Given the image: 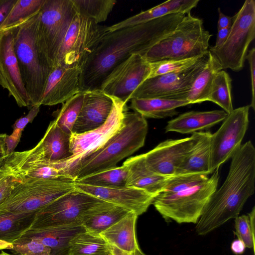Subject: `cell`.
I'll use <instances>...</instances> for the list:
<instances>
[{
  "label": "cell",
  "mask_w": 255,
  "mask_h": 255,
  "mask_svg": "<svg viewBox=\"0 0 255 255\" xmlns=\"http://www.w3.org/2000/svg\"><path fill=\"white\" fill-rule=\"evenodd\" d=\"M185 15L169 14L108 32L81 68L80 91L100 89L104 80L117 66L132 54L143 56L154 45L172 33Z\"/></svg>",
  "instance_id": "cell-1"
},
{
  "label": "cell",
  "mask_w": 255,
  "mask_h": 255,
  "mask_svg": "<svg viewBox=\"0 0 255 255\" xmlns=\"http://www.w3.org/2000/svg\"><path fill=\"white\" fill-rule=\"evenodd\" d=\"M255 189V148L249 140L232 157L224 182L211 196L196 224V233L206 235L239 216Z\"/></svg>",
  "instance_id": "cell-2"
},
{
  "label": "cell",
  "mask_w": 255,
  "mask_h": 255,
  "mask_svg": "<svg viewBox=\"0 0 255 255\" xmlns=\"http://www.w3.org/2000/svg\"><path fill=\"white\" fill-rule=\"evenodd\" d=\"M208 176L189 173L172 176L154 198L152 204L167 222L196 224L217 189L219 168Z\"/></svg>",
  "instance_id": "cell-3"
},
{
  "label": "cell",
  "mask_w": 255,
  "mask_h": 255,
  "mask_svg": "<svg viewBox=\"0 0 255 255\" xmlns=\"http://www.w3.org/2000/svg\"><path fill=\"white\" fill-rule=\"evenodd\" d=\"M147 131L144 118L127 111L121 128L101 147L80 159L69 171V177L75 182L117 166L121 160L143 146Z\"/></svg>",
  "instance_id": "cell-4"
},
{
  "label": "cell",
  "mask_w": 255,
  "mask_h": 255,
  "mask_svg": "<svg viewBox=\"0 0 255 255\" xmlns=\"http://www.w3.org/2000/svg\"><path fill=\"white\" fill-rule=\"evenodd\" d=\"M40 10L8 27L13 31L14 52L30 107L39 105L48 78L54 68L40 51L37 42Z\"/></svg>",
  "instance_id": "cell-5"
},
{
  "label": "cell",
  "mask_w": 255,
  "mask_h": 255,
  "mask_svg": "<svg viewBox=\"0 0 255 255\" xmlns=\"http://www.w3.org/2000/svg\"><path fill=\"white\" fill-rule=\"evenodd\" d=\"M202 19L186 14L174 31L161 39L143 56L150 63L201 57L209 52L212 36Z\"/></svg>",
  "instance_id": "cell-6"
},
{
  "label": "cell",
  "mask_w": 255,
  "mask_h": 255,
  "mask_svg": "<svg viewBox=\"0 0 255 255\" xmlns=\"http://www.w3.org/2000/svg\"><path fill=\"white\" fill-rule=\"evenodd\" d=\"M75 189L72 181L25 178L17 181L0 203V212H36Z\"/></svg>",
  "instance_id": "cell-7"
},
{
  "label": "cell",
  "mask_w": 255,
  "mask_h": 255,
  "mask_svg": "<svg viewBox=\"0 0 255 255\" xmlns=\"http://www.w3.org/2000/svg\"><path fill=\"white\" fill-rule=\"evenodd\" d=\"M233 17L228 38L219 47H211L209 51L220 64L222 70L241 71L250 43L255 37V1L246 0Z\"/></svg>",
  "instance_id": "cell-8"
},
{
  "label": "cell",
  "mask_w": 255,
  "mask_h": 255,
  "mask_svg": "<svg viewBox=\"0 0 255 255\" xmlns=\"http://www.w3.org/2000/svg\"><path fill=\"white\" fill-rule=\"evenodd\" d=\"M76 13L72 0H45L40 10L37 42L40 51L54 67L64 38Z\"/></svg>",
  "instance_id": "cell-9"
},
{
  "label": "cell",
  "mask_w": 255,
  "mask_h": 255,
  "mask_svg": "<svg viewBox=\"0 0 255 255\" xmlns=\"http://www.w3.org/2000/svg\"><path fill=\"white\" fill-rule=\"evenodd\" d=\"M107 27L77 12L61 44L55 67L81 68L108 32Z\"/></svg>",
  "instance_id": "cell-10"
},
{
  "label": "cell",
  "mask_w": 255,
  "mask_h": 255,
  "mask_svg": "<svg viewBox=\"0 0 255 255\" xmlns=\"http://www.w3.org/2000/svg\"><path fill=\"white\" fill-rule=\"evenodd\" d=\"M112 98L113 108L103 125L84 133H72L71 134L72 156L66 160L60 161L65 174L69 178V171L80 159L101 147L123 126L127 111V103L117 98Z\"/></svg>",
  "instance_id": "cell-11"
},
{
  "label": "cell",
  "mask_w": 255,
  "mask_h": 255,
  "mask_svg": "<svg viewBox=\"0 0 255 255\" xmlns=\"http://www.w3.org/2000/svg\"><path fill=\"white\" fill-rule=\"evenodd\" d=\"M208 57V53L193 66L184 70L147 79L133 92L130 100L133 98H160L186 100L187 94L205 66Z\"/></svg>",
  "instance_id": "cell-12"
},
{
  "label": "cell",
  "mask_w": 255,
  "mask_h": 255,
  "mask_svg": "<svg viewBox=\"0 0 255 255\" xmlns=\"http://www.w3.org/2000/svg\"><path fill=\"white\" fill-rule=\"evenodd\" d=\"M100 201L75 188L37 211L30 230L80 223V217L84 212Z\"/></svg>",
  "instance_id": "cell-13"
},
{
  "label": "cell",
  "mask_w": 255,
  "mask_h": 255,
  "mask_svg": "<svg viewBox=\"0 0 255 255\" xmlns=\"http://www.w3.org/2000/svg\"><path fill=\"white\" fill-rule=\"evenodd\" d=\"M250 105L234 109L211 137L212 174L240 148L249 124Z\"/></svg>",
  "instance_id": "cell-14"
},
{
  "label": "cell",
  "mask_w": 255,
  "mask_h": 255,
  "mask_svg": "<svg viewBox=\"0 0 255 255\" xmlns=\"http://www.w3.org/2000/svg\"><path fill=\"white\" fill-rule=\"evenodd\" d=\"M151 72L150 63L140 54H132L106 77L100 89L107 95L127 103L133 92Z\"/></svg>",
  "instance_id": "cell-15"
},
{
  "label": "cell",
  "mask_w": 255,
  "mask_h": 255,
  "mask_svg": "<svg viewBox=\"0 0 255 255\" xmlns=\"http://www.w3.org/2000/svg\"><path fill=\"white\" fill-rule=\"evenodd\" d=\"M0 85L8 91L19 107L30 106L14 52V35L11 28L0 32Z\"/></svg>",
  "instance_id": "cell-16"
},
{
  "label": "cell",
  "mask_w": 255,
  "mask_h": 255,
  "mask_svg": "<svg viewBox=\"0 0 255 255\" xmlns=\"http://www.w3.org/2000/svg\"><path fill=\"white\" fill-rule=\"evenodd\" d=\"M197 137V132L189 137L169 139L159 143L144 154L145 162L151 171L161 175H176L183 161L190 153Z\"/></svg>",
  "instance_id": "cell-17"
},
{
  "label": "cell",
  "mask_w": 255,
  "mask_h": 255,
  "mask_svg": "<svg viewBox=\"0 0 255 255\" xmlns=\"http://www.w3.org/2000/svg\"><path fill=\"white\" fill-rule=\"evenodd\" d=\"M75 188L101 200L133 212L137 216L147 211L155 197L143 190L128 186L104 188L75 183Z\"/></svg>",
  "instance_id": "cell-18"
},
{
  "label": "cell",
  "mask_w": 255,
  "mask_h": 255,
  "mask_svg": "<svg viewBox=\"0 0 255 255\" xmlns=\"http://www.w3.org/2000/svg\"><path fill=\"white\" fill-rule=\"evenodd\" d=\"M81 68L57 65L49 75L39 105L63 104L79 93Z\"/></svg>",
  "instance_id": "cell-19"
},
{
  "label": "cell",
  "mask_w": 255,
  "mask_h": 255,
  "mask_svg": "<svg viewBox=\"0 0 255 255\" xmlns=\"http://www.w3.org/2000/svg\"><path fill=\"white\" fill-rule=\"evenodd\" d=\"M113 105L112 98L100 89L86 91L72 133H84L103 125L111 112Z\"/></svg>",
  "instance_id": "cell-20"
},
{
  "label": "cell",
  "mask_w": 255,
  "mask_h": 255,
  "mask_svg": "<svg viewBox=\"0 0 255 255\" xmlns=\"http://www.w3.org/2000/svg\"><path fill=\"white\" fill-rule=\"evenodd\" d=\"M128 169L126 186L143 190L156 197L172 176L158 174L146 166L144 154L127 159L123 163Z\"/></svg>",
  "instance_id": "cell-21"
},
{
  "label": "cell",
  "mask_w": 255,
  "mask_h": 255,
  "mask_svg": "<svg viewBox=\"0 0 255 255\" xmlns=\"http://www.w3.org/2000/svg\"><path fill=\"white\" fill-rule=\"evenodd\" d=\"M80 223L38 230H29L22 237L37 240L51 250L50 255H67L70 241L85 230Z\"/></svg>",
  "instance_id": "cell-22"
},
{
  "label": "cell",
  "mask_w": 255,
  "mask_h": 255,
  "mask_svg": "<svg viewBox=\"0 0 255 255\" xmlns=\"http://www.w3.org/2000/svg\"><path fill=\"white\" fill-rule=\"evenodd\" d=\"M227 115L223 110L186 112L169 121L165 128V132L173 131L181 134L198 132L223 122Z\"/></svg>",
  "instance_id": "cell-23"
},
{
  "label": "cell",
  "mask_w": 255,
  "mask_h": 255,
  "mask_svg": "<svg viewBox=\"0 0 255 255\" xmlns=\"http://www.w3.org/2000/svg\"><path fill=\"white\" fill-rule=\"evenodd\" d=\"M199 0H170L148 10L128 17L117 23L108 26L107 32L134 26L165 15L175 13H190L196 7Z\"/></svg>",
  "instance_id": "cell-24"
},
{
  "label": "cell",
  "mask_w": 255,
  "mask_h": 255,
  "mask_svg": "<svg viewBox=\"0 0 255 255\" xmlns=\"http://www.w3.org/2000/svg\"><path fill=\"white\" fill-rule=\"evenodd\" d=\"M129 212L124 208L101 200L84 212L80 222L85 230L100 234Z\"/></svg>",
  "instance_id": "cell-25"
},
{
  "label": "cell",
  "mask_w": 255,
  "mask_h": 255,
  "mask_svg": "<svg viewBox=\"0 0 255 255\" xmlns=\"http://www.w3.org/2000/svg\"><path fill=\"white\" fill-rule=\"evenodd\" d=\"M137 217L135 213L129 212L100 235L111 247L128 254H133L139 249L135 236Z\"/></svg>",
  "instance_id": "cell-26"
},
{
  "label": "cell",
  "mask_w": 255,
  "mask_h": 255,
  "mask_svg": "<svg viewBox=\"0 0 255 255\" xmlns=\"http://www.w3.org/2000/svg\"><path fill=\"white\" fill-rule=\"evenodd\" d=\"M210 131L197 132V137L190 153L180 165L176 175L211 174V137Z\"/></svg>",
  "instance_id": "cell-27"
},
{
  "label": "cell",
  "mask_w": 255,
  "mask_h": 255,
  "mask_svg": "<svg viewBox=\"0 0 255 255\" xmlns=\"http://www.w3.org/2000/svg\"><path fill=\"white\" fill-rule=\"evenodd\" d=\"M70 136L71 134L63 131L53 120L37 145L46 159L57 162L65 161L72 156Z\"/></svg>",
  "instance_id": "cell-28"
},
{
  "label": "cell",
  "mask_w": 255,
  "mask_h": 255,
  "mask_svg": "<svg viewBox=\"0 0 255 255\" xmlns=\"http://www.w3.org/2000/svg\"><path fill=\"white\" fill-rule=\"evenodd\" d=\"M36 212L0 213V251L21 238L31 228Z\"/></svg>",
  "instance_id": "cell-29"
},
{
  "label": "cell",
  "mask_w": 255,
  "mask_h": 255,
  "mask_svg": "<svg viewBox=\"0 0 255 255\" xmlns=\"http://www.w3.org/2000/svg\"><path fill=\"white\" fill-rule=\"evenodd\" d=\"M130 108L143 118L163 119L178 114L176 109L190 105L187 100H176L160 98L131 99Z\"/></svg>",
  "instance_id": "cell-30"
},
{
  "label": "cell",
  "mask_w": 255,
  "mask_h": 255,
  "mask_svg": "<svg viewBox=\"0 0 255 255\" xmlns=\"http://www.w3.org/2000/svg\"><path fill=\"white\" fill-rule=\"evenodd\" d=\"M111 250L100 234L85 230L70 241L67 255H110Z\"/></svg>",
  "instance_id": "cell-31"
},
{
  "label": "cell",
  "mask_w": 255,
  "mask_h": 255,
  "mask_svg": "<svg viewBox=\"0 0 255 255\" xmlns=\"http://www.w3.org/2000/svg\"><path fill=\"white\" fill-rule=\"evenodd\" d=\"M222 68L215 57L209 52L205 66L194 81L186 100L190 104L207 101L216 74Z\"/></svg>",
  "instance_id": "cell-32"
},
{
  "label": "cell",
  "mask_w": 255,
  "mask_h": 255,
  "mask_svg": "<svg viewBox=\"0 0 255 255\" xmlns=\"http://www.w3.org/2000/svg\"><path fill=\"white\" fill-rule=\"evenodd\" d=\"M128 169L123 164L121 166L108 169L83 177L76 183L94 187L115 188L126 186Z\"/></svg>",
  "instance_id": "cell-33"
},
{
  "label": "cell",
  "mask_w": 255,
  "mask_h": 255,
  "mask_svg": "<svg viewBox=\"0 0 255 255\" xmlns=\"http://www.w3.org/2000/svg\"><path fill=\"white\" fill-rule=\"evenodd\" d=\"M231 91L232 79L228 73L221 70L214 78L207 101L216 104L229 114L234 110Z\"/></svg>",
  "instance_id": "cell-34"
},
{
  "label": "cell",
  "mask_w": 255,
  "mask_h": 255,
  "mask_svg": "<svg viewBox=\"0 0 255 255\" xmlns=\"http://www.w3.org/2000/svg\"><path fill=\"white\" fill-rule=\"evenodd\" d=\"M86 91L80 92L67 100L58 110L54 120L65 132L71 134L74 125L83 106Z\"/></svg>",
  "instance_id": "cell-35"
},
{
  "label": "cell",
  "mask_w": 255,
  "mask_h": 255,
  "mask_svg": "<svg viewBox=\"0 0 255 255\" xmlns=\"http://www.w3.org/2000/svg\"><path fill=\"white\" fill-rule=\"evenodd\" d=\"M77 12L96 23L105 21L117 3L115 0H72Z\"/></svg>",
  "instance_id": "cell-36"
},
{
  "label": "cell",
  "mask_w": 255,
  "mask_h": 255,
  "mask_svg": "<svg viewBox=\"0 0 255 255\" xmlns=\"http://www.w3.org/2000/svg\"><path fill=\"white\" fill-rule=\"evenodd\" d=\"M45 0H16L0 26V32L39 11Z\"/></svg>",
  "instance_id": "cell-37"
},
{
  "label": "cell",
  "mask_w": 255,
  "mask_h": 255,
  "mask_svg": "<svg viewBox=\"0 0 255 255\" xmlns=\"http://www.w3.org/2000/svg\"><path fill=\"white\" fill-rule=\"evenodd\" d=\"M7 250L15 255H50V248L40 242L21 237L10 244Z\"/></svg>",
  "instance_id": "cell-38"
},
{
  "label": "cell",
  "mask_w": 255,
  "mask_h": 255,
  "mask_svg": "<svg viewBox=\"0 0 255 255\" xmlns=\"http://www.w3.org/2000/svg\"><path fill=\"white\" fill-rule=\"evenodd\" d=\"M202 56L185 59L164 60L150 63L151 72L149 78L164 74L184 70L195 64Z\"/></svg>",
  "instance_id": "cell-39"
},
{
  "label": "cell",
  "mask_w": 255,
  "mask_h": 255,
  "mask_svg": "<svg viewBox=\"0 0 255 255\" xmlns=\"http://www.w3.org/2000/svg\"><path fill=\"white\" fill-rule=\"evenodd\" d=\"M235 234L246 248L255 252V233L252 230L248 215L238 216L235 219Z\"/></svg>",
  "instance_id": "cell-40"
},
{
  "label": "cell",
  "mask_w": 255,
  "mask_h": 255,
  "mask_svg": "<svg viewBox=\"0 0 255 255\" xmlns=\"http://www.w3.org/2000/svg\"><path fill=\"white\" fill-rule=\"evenodd\" d=\"M246 59L249 61L251 73L252 98L251 104L250 105L254 110H255V49L253 47L248 51Z\"/></svg>",
  "instance_id": "cell-41"
},
{
  "label": "cell",
  "mask_w": 255,
  "mask_h": 255,
  "mask_svg": "<svg viewBox=\"0 0 255 255\" xmlns=\"http://www.w3.org/2000/svg\"><path fill=\"white\" fill-rule=\"evenodd\" d=\"M41 106L36 105L31 107L28 113L24 117L17 120L12 126L13 129H19L23 131L26 126L31 123L37 116L40 111Z\"/></svg>",
  "instance_id": "cell-42"
},
{
  "label": "cell",
  "mask_w": 255,
  "mask_h": 255,
  "mask_svg": "<svg viewBox=\"0 0 255 255\" xmlns=\"http://www.w3.org/2000/svg\"><path fill=\"white\" fill-rule=\"evenodd\" d=\"M22 131L19 129H13L10 135H7L5 144L6 155L14 151V150L20 141Z\"/></svg>",
  "instance_id": "cell-43"
},
{
  "label": "cell",
  "mask_w": 255,
  "mask_h": 255,
  "mask_svg": "<svg viewBox=\"0 0 255 255\" xmlns=\"http://www.w3.org/2000/svg\"><path fill=\"white\" fill-rule=\"evenodd\" d=\"M19 180L9 174L0 184V203L9 194L11 190Z\"/></svg>",
  "instance_id": "cell-44"
},
{
  "label": "cell",
  "mask_w": 255,
  "mask_h": 255,
  "mask_svg": "<svg viewBox=\"0 0 255 255\" xmlns=\"http://www.w3.org/2000/svg\"><path fill=\"white\" fill-rule=\"evenodd\" d=\"M15 1L16 0H2L0 3V26Z\"/></svg>",
  "instance_id": "cell-45"
},
{
  "label": "cell",
  "mask_w": 255,
  "mask_h": 255,
  "mask_svg": "<svg viewBox=\"0 0 255 255\" xmlns=\"http://www.w3.org/2000/svg\"><path fill=\"white\" fill-rule=\"evenodd\" d=\"M218 10L219 13L217 24L218 30L224 28H230L233 23V17L224 14L219 7Z\"/></svg>",
  "instance_id": "cell-46"
},
{
  "label": "cell",
  "mask_w": 255,
  "mask_h": 255,
  "mask_svg": "<svg viewBox=\"0 0 255 255\" xmlns=\"http://www.w3.org/2000/svg\"><path fill=\"white\" fill-rule=\"evenodd\" d=\"M230 28H224L218 30L217 38L214 47H219L222 45L227 40L230 32Z\"/></svg>",
  "instance_id": "cell-47"
},
{
  "label": "cell",
  "mask_w": 255,
  "mask_h": 255,
  "mask_svg": "<svg viewBox=\"0 0 255 255\" xmlns=\"http://www.w3.org/2000/svg\"><path fill=\"white\" fill-rule=\"evenodd\" d=\"M246 248L244 243L239 239L234 240L231 245L232 252L237 255L243 254Z\"/></svg>",
  "instance_id": "cell-48"
},
{
  "label": "cell",
  "mask_w": 255,
  "mask_h": 255,
  "mask_svg": "<svg viewBox=\"0 0 255 255\" xmlns=\"http://www.w3.org/2000/svg\"><path fill=\"white\" fill-rule=\"evenodd\" d=\"M7 134L6 133H0V154L6 156V147L5 140Z\"/></svg>",
  "instance_id": "cell-49"
},
{
  "label": "cell",
  "mask_w": 255,
  "mask_h": 255,
  "mask_svg": "<svg viewBox=\"0 0 255 255\" xmlns=\"http://www.w3.org/2000/svg\"><path fill=\"white\" fill-rule=\"evenodd\" d=\"M111 254L112 255H146L142 253L140 249H138L136 252L132 254H128L124 253L117 249L111 247Z\"/></svg>",
  "instance_id": "cell-50"
},
{
  "label": "cell",
  "mask_w": 255,
  "mask_h": 255,
  "mask_svg": "<svg viewBox=\"0 0 255 255\" xmlns=\"http://www.w3.org/2000/svg\"><path fill=\"white\" fill-rule=\"evenodd\" d=\"M10 174L4 165V162L0 163V184Z\"/></svg>",
  "instance_id": "cell-51"
},
{
  "label": "cell",
  "mask_w": 255,
  "mask_h": 255,
  "mask_svg": "<svg viewBox=\"0 0 255 255\" xmlns=\"http://www.w3.org/2000/svg\"><path fill=\"white\" fill-rule=\"evenodd\" d=\"M0 255H11V254H9L5 252H4L3 251H1L0 253Z\"/></svg>",
  "instance_id": "cell-52"
},
{
  "label": "cell",
  "mask_w": 255,
  "mask_h": 255,
  "mask_svg": "<svg viewBox=\"0 0 255 255\" xmlns=\"http://www.w3.org/2000/svg\"><path fill=\"white\" fill-rule=\"evenodd\" d=\"M2 0H0V3L1 2Z\"/></svg>",
  "instance_id": "cell-53"
},
{
  "label": "cell",
  "mask_w": 255,
  "mask_h": 255,
  "mask_svg": "<svg viewBox=\"0 0 255 255\" xmlns=\"http://www.w3.org/2000/svg\"></svg>",
  "instance_id": "cell-54"
}]
</instances>
